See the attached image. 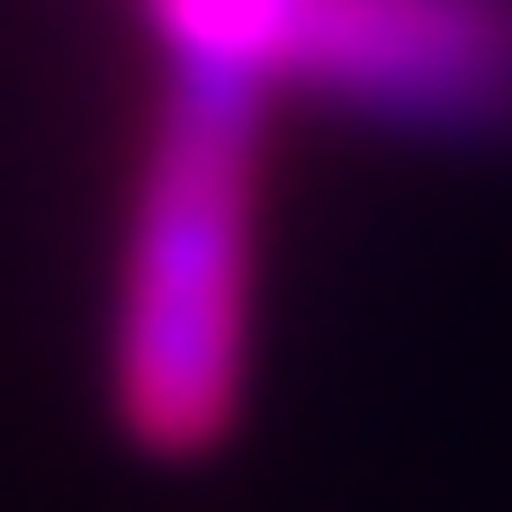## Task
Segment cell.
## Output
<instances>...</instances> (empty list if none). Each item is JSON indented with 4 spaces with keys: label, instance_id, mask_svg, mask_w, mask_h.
I'll list each match as a JSON object with an SVG mask.
<instances>
[{
    "label": "cell",
    "instance_id": "obj_1",
    "mask_svg": "<svg viewBox=\"0 0 512 512\" xmlns=\"http://www.w3.org/2000/svg\"><path fill=\"white\" fill-rule=\"evenodd\" d=\"M261 108H270V90H252V81L171 72V99L144 144L135 207H126L108 387H117V423L162 459H198L243 414Z\"/></svg>",
    "mask_w": 512,
    "mask_h": 512
},
{
    "label": "cell",
    "instance_id": "obj_2",
    "mask_svg": "<svg viewBox=\"0 0 512 512\" xmlns=\"http://www.w3.org/2000/svg\"><path fill=\"white\" fill-rule=\"evenodd\" d=\"M261 81L396 135L486 144L512 135V0H270Z\"/></svg>",
    "mask_w": 512,
    "mask_h": 512
}]
</instances>
